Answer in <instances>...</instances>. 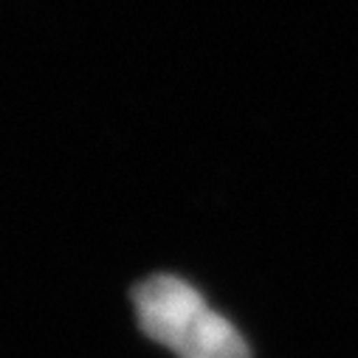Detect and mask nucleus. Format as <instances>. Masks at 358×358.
Returning <instances> with one entry per match:
<instances>
[{
  "label": "nucleus",
  "mask_w": 358,
  "mask_h": 358,
  "mask_svg": "<svg viewBox=\"0 0 358 358\" xmlns=\"http://www.w3.org/2000/svg\"><path fill=\"white\" fill-rule=\"evenodd\" d=\"M141 330L178 358H251L237 327L178 277H152L133 294Z\"/></svg>",
  "instance_id": "1"
}]
</instances>
